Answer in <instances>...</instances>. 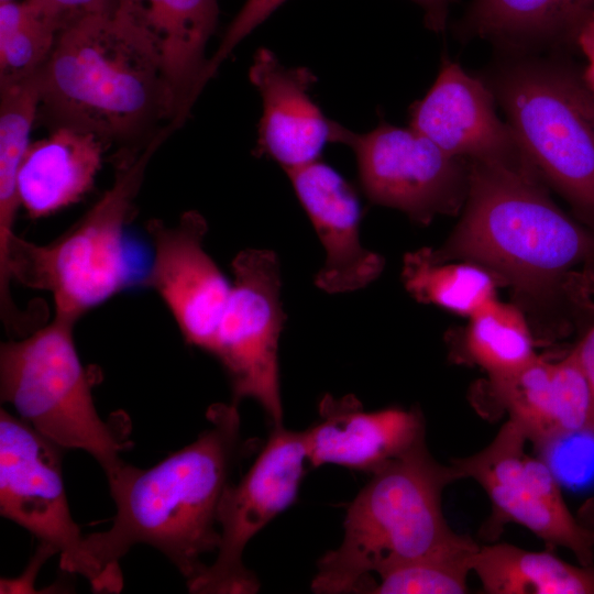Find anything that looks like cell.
I'll list each match as a JSON object with an SVG mask.
<instances>
[{
    "label": "cell",
    "mask_w": 594,
    "mask_h": 594,
    "mask_svg": "<svg viewBox=\"0 0 594 594\" xmlns=\"http://www.w3.org/2000/svg\"><path fill=\"white\" fill-rule=\"evenodd\" d=\"M286 0H246L224 32L221 42L209 58L205 81L215 75L221 63L231 54L235 46L252 31L262 24Z\"/></svg>",
    "instance_id": "cell-28"
},
{
    "label": "cell",
    "mask_w": 594,
    "mask_h": 594,
    "mask_svg": "<svg viewBox=\"0 0 594 594\" xmlns=\"http://www.w3.org/2000/svg\"><path fill=\"white\" fill-rule=\"evenodd\" d=\"M304 435L309 465L331 463L373 474L425 440V424L414 409L365 411L353 395H326L319 419Z\"/></svg>",
    "instance_id": "cell-16"
},
{
    "label": "cell",
    "mask_w": 594,
    "mask_h": 594,
    "mask_svg": "<svg viewBox=\"0 0 594 594\" xmlns=\"http://www.w3.org/2000/svg\"><path fill=\"white\" fill-rule=\"evenodd\" d=\"M108 145L97 135L61 127L30 143L18 175L20 206L32 219L78 201L94 186Z\"/></svg>",
    "instance_id": "cell-20"
},
{
    "label": "cell",
    "mask_w": 594,
    "mask_h": 594,
    "mask_svg": "<svg viewBox=\"0 0 594 594\" xmlns=\"http://www.w3.org/2000/svg\"><path fill=\"white\" fill-rule=\"evenodd\" d=\"M58 28L28 0L0 3V87L26 80L48 58Z\"/></svg>",
    "instance_id": "cell-26"
},
{
    "label": "cell",
    "mask_w": 594,
    "mask_h": 594,
    "mask_svg": "<svg viewBox=\"0 0 594 594\" xmlns=\"http://www.w3.org/2000/svg\"><path fill=\"white\" fill-rule=\"evenodd\" d=\"M402 278L418 301L469 319L497 300L491 272L465 261H435L427 248L405 255Z\"/></svg>",
    "instance_id": "cell-23"
},
{
    "label": "cell",
    "mask_w": 594,
    "mask_h": 594,
    "mask_svg": "<svg viewBox=\"0 0 594 594\" xmlns=\"http://www.w3.org/2000/svg\"><path fill=\"white\" fill-rule=\"evenodd\" d=\"M546 183L594 222V98L560 52H499L479 75Z\"/></svg>",
    "instance_id": "cell-6"
},
{
    "label": "cell",
    "mask_w": 594,
    "mask_h": 594,
    "mask_svg": "<svg viewBox=\"0 0 594 594\" xmlns=\"http://www.w3.org/2000/svg\"><path fill=\"white\" fill-rule=\"evenodd\" d=\"M575 46L580 48L587 61L583 77L594 98V12L581 25L575 38Z\"/></svg>",
    "instance_id": "cell-32"
},
{
    "label": "cell",
    "mask_w": 594,
    "mask_h": 594,
    "mask_svg": "<svg viewBox=\"0 0 594 594\" xmlns=\"http://www.w3.org/2000/svg\"><path fill=\"white\" fill-rule=\"evenodd\" d=\"M114 10L153 44L180 127L206 86L205 51L217 26L218 0H116Z\"/></svg>",
    "instance_id": "cell-18"
},
{
    "label": "cell",
    "mask_w": 594,
    "mask_h": 594,
    "mask_svg": "<svg viewBox=\"0 0 594 594\" xmlns=\"http://www.w3.org/2000/svg\"><path fill=\"white\" fill-rule=\"evenodd\" d=\"M75 324L54 316L20 340L1 343V400L62 449L90 454L109 475L123 463L120 452L128 444L96 409V377L78 355Z\"/></svg>",
    "instance_id": "cell-7"
},
{
    "label": "cell",
    "mask_w": 594,
    "mask_h": 594,
    "mask_svg": "<svg viewBox=\"0 0 594 594\" xmlns=\"http://www.w3.org/2000/svg\"><path fill=\"white\" fill-rule=\"evenodd\" d=\"M472 572L490 594H594V568L509 543L479 547Z\"/></svg>",
    "instance_id": "cell-22"
},
{
    "label": "cell",
    "mask_w": 594,
    "mask_h": 594,
    "mask_svg": "<svg viewBox=\"0 0 594 594\" xmlns=\"http://www.w3.org/2000/svg\"><path fill=\"white\" fill-rule=\"evenodd\" d=\"M492 385L509 419L538 447L587 425L586 389L576 372L564 363L538 356Z\"/></svg>",
    "instance_id": "cell-21"
},
{
    "label": "cell",
    "mask_w": 594,
    "mask_h": 594,
    "mask_svg": "<svg viewBox=\"0 0 594 594\" xmlns=\"http://www.w3.org/2000/svg\"><path fill=\"white\" fill-rule=\"evenodd\" d=\"M40 92L35 75L0 87V263L16 235L18 175L37 119Z\"/></svg>",
    "instance_id": "cell-24"
},
{
    "label": "cell",
    "mask_w": 594,
    "mask_h": 594,
    "mask_svg": "<svg viewBox=\"0 0 594 594\" xmlns=\"http://www.w3.org/2000/svg\"><path fill=\"white\" fill-rule=\"evenodd\" d=\"M424 11L425 25L437 33L443 32L447 26L449 8L452 0H413Z\"/></svg>",
    "instance_id": "cell-33"
},
{
    "label": "cell",
    "mask_w": 594,
    "mask_h": 594,
    "mask_svg": "<svg viewBox=\"0 0 594 594\" xmlns=\"http://www.w3.org/2000/svg\"><path fill=\"white\" fill-rule=\"evenodd\" d=\"M585 375L592 396V421L590 429L594 432V324L581 341L572 349Z\"/></svg>",
    "instance_id": "cell-31"
},
{
    "label": "cell",
    "mask_w": 594,
    "mask_h": 594,
    "mask_svg": "<svg viewBox=\"0 0 594 594\" xmlns=\"http://www.w3.org/2000/svg\"><path fill=\"white\" fill-rule=\"evenodd\" d=\"M594 12V0H472L454 33L499 52H561Z\"/></svg>",
    "instance_id": "cell-19"
},
{
    "label": "cell",
    "mask_w": 594,
    "mask_h": 594,
    "mask_svg": "<svg viewBox=\"0 0 594 594\" xmlns=\"http://www.w3.org/2000/svg\"><path fill=\"white\" fill-rule=\"evenodd\" d=\"M409 127L448 155L466 161L521 151L510 127L497 116L496 100L486 82L447 57L430 89L411 105Z\"/></svg>",
    "instance_id": "cell-14"
},
{
    "label": "cell",
    "mask_w": 594,
    "mask_h": 594,
    "mask_svg": "<svg viewBox=\"0 0 594 594\" xmlns=\"http://www.w3.org/2000/svg\"><path fill=\"white\" fill-rule=\"evenodd\" d=\"M233 283L210 354L223 366L233 400L251 398L283 426L278 345L286 315L275 252L245 249L232 261Z\"/></svg>",
    "instance_id": "cell-8"
},
{
    "label": "cell",
    "mask_w": 594,
    "mask_h": 594,
    "mask_svg": "<svg viewBox=\"0 0 594 594\" xmlns=\"http://www.w3.org/2000/svg\"><path fill=\"white\" fill-rule=\"evenodd\" d=\"M522 428L508 419L495 438L471 457L452 460L460 477L474 480L487 494L493 519L518 524L549 544L592 565L594 532L573 517L549 465L526 453Z\"/></svg>",
    "instance_id": "cell-12"
},
{
    "label": "cell",
    "mask_w": 594,
    "mask_h": 594,
    "mask_svg": "<svg viewBox=\"0 0 594 594\" xmlns=\"http://www.w3.org/2000/svg\"><path fill=\"white\" fill-rule=\"evenodd\" d=\"M304 431L275 426L265 446L237 485L226 487L218 507L220 543L211 565L187 582L199 594H250L260 588L243 564L248 542L295 503L305 474Z\"/></svg>",
    "instance_id": "cell-11"
},
{
    "label": "cell",
    "mask_w": 594,
    "mask_h": 594,
    "mask_svg": "<svg viewBox=\"0 0 594 594\" xmlns=\"http://www.w3.org/2000/svg\"><path fill=\"white\" fill-rule=\"evenodd\" d=\"M8 1H13V0H0V3L1 2H8Z\"/></svg>",
    "instance_id": "cell-34"
},
{
    "label": "cell",
    "mask_w": 594,
    "mask_h": 594,
    "mask_svg": "<svg viewBox=\"0 0 594 594\" xmlns=\"http://www.w3.org/2000/svg\"><path fill=\"white\" fill-rule=\"evenodd\" d=\"M286 174L326 252L316 286L343 294L374 282L385 261L361 243L362 207L354 187L320 160Z\"/></svg>",
    "instance_id": "cell-15"
},
{
    "label": "cell",
    "mask_w": 594,
    "mask_h": 594,
    "mask_svg": "<svg viewBox=\"0 0 594 594\" xmlns=\"http://www.w3.org/2000/svg\"><path fill=\"white\" fill-rule=\"evenodd\" d=\"M175 128L166 125L151 141L133 148L118 164L111 187L63 234L46 244L18 235L0 265V308L4 321L22 311L10 295V282L47 290L55 316L75 322L127 288L132 271L125 251V228L146 166Z\"/></svg>",
    "instance_id": "cell-5"
},
{
    "label": "cell",
    "mask_w": 594,
    "mask_h": 594,
    "mask_svg": "<svg viewBox=\"0 0 594 594\" xmlns=\"http://www.w3.org/2000/svg\"><path fill=\"white\" fill-rule=\"evenodd\" d=\"M262 99L256 151L285 172L320 160L331 139L329 120L309 95L315 75L306 67L288 68L267 48H260L249 72Z\"/></svg>",
    "instance_id": "cell-17"
},
{
    "label": "cell",
    "mask_w": 594,
    "mask_h": 594,
    "mask_svg": "<svg viewBox=\"0 0 594 594\" xmlns=\"http://www.w3.org/2000/svg\"><path fill=\"white\" fill-rule=\"evenodd\" d=\"M475 554V553H474ZM429 557L394 566L378 575L366 593L462 594L466 593L472 558Z\"/></svg>",
    "instance_id": "cell-27"
},
{
    "label": "cell",
    "mask_w": 594,
    "mask_h": 594,
    "mask_svg": "<svg viewBox=\"0 0 594 594\" xmlns=\"http://www.w3.org/2000/svg\"><path fill=\"white\" fill-rule=\"evenodd\" d=\"M469 320L466 353L491 382L517 373L538 358L529 323L518 306L497 299Z\"/></svg>",
    "instance_id": "cell-25"
},
{
    "label": "cell",
    "mask_w": 594,
    "mask_h": 594,
    "mask_svg": "<svg viewBox=\"0 0 594 594\" xmlns=\"http://www.w3.org/2000/svg\"><path fill=\"white\" fill-rule=\"evenodd\" d=\"M330 142L353 151L362 189L372 202L425 226L463 209L469 161L448 155L413 128L381 122L356 133L333 121Z\"/></svg>",
    "instance_id": "cell-10"
},
{
    "label": "cell",
    "mask_w": 594,
    "mask_h": 594,
    "mask_svg": "<svg viewBox=\"0 0 594 594\" xmlns=\"http://www.w3.org/2000/svg\"><path fill=\"white\" fill-rule=\"evenodd\" d=\"M427 249L438 262L484 267L535 310L553 305L563 294L581 301L590 278L575 267L594 264V234L551 199L522 150L469 161L462 217L441 248Z\"/></svg>",
    "instance_id": "cell-1"
},
{
    "label": "cell",
    "mask_w": 594,
    "mask_h": 594,
    "mask_svg": "<svg viewBox=\"0 0 594 594\" xmlns=\"http://www.w3.org/2000/svg\"><path fill=\"white\" fill-rule=\"evenodd\" d=\"M211 426L160 463L140 469L122 463L107 475L117 513L109 529L85 535V546L116 593L123 586L121 558L138 543L165 554L187 582L218 550V507L228 486L240 439L238 405L213 404Z\"/></svg>",
    "instance_id": "cell-2"
},
{
    "label": "cell",
    "mask_w": 594,
    "mask_h": 594,
    "mask_svg": "<svg viewBox=\"0 0 594 594\" xmlns=\"http://www.w3.org/2000/svg\"><path fill=\"white\" fill-rule=\"evenodd\" d=\"M35 77L37 118L51 130L67 127L108 145H138L152 140L164 122L178 128L153 44L117 10L62 28Z\"/></svg>",
    "instance_id": "cell-3"
},
{
    "label": "cell",
    "mask_w": 594,
    "mask_h": 594,
    "mask_svg": "<svg viewBox=\"0 0 594 594\" xmlns=\"http://www.w3.org/2000/svg\"><path fill=\"white\" fill-rule=\"evenodd\" d=\"M57 554L56 550L51 546L41 542L36 552L34 553L29 566L16 579L1 580L0 592L1 593H31L35 592L34 582L35 576L42 566V564L52 556Z\"/></svg>",
    "instance_id": "cell-30"
},
{
    "label": "cell",
    "mask_w": 594,
    "mask_h": 594,
    "mask_svg": "<svg viewBox=\"0 0 594 594\" xmlns=\"http://www.w3.org/2000/svg\"><path fill=\"white\" fill-rule=\"evenodd\" d=\"M61 447L20 417L0 410V513L54 548L59 566L98 593H114L88 553L63 482Z\"/></svg>",
    "instance_id": "cell-9"
},
{
    "label": "cell",
    "mask_w": 594,
    "mask_h": 594,
    "mask_svg": "<svg viewBox=\"0 0 594 594\" xmlns=\"http://www.w3.org/2000/svg\"><path fill=\"white\" fill-rule=\"evenodd\" d=\"M437 462L425 440L372 474L346 509L339 548L323 554L315 593H366L385 571L429 557H469L479 546L454 532L441 506L443 488L459 480Z\"/></svg>",
    "instance_id": "cell-4"
},
{
    "label": "cell",
    "mask_w": 594,
    "mask_h": 594,
    "mask_svg": "<svg viewBox=\"0 0 594 594\" xmlns=\"http://www.w3.org/2000/svg\"><path fill=\"white\" fill-rule=\"evenodd\" d=\"M153 256L144 285L162 299L185 341L210 353L232 284L206 252L205 217L186 211L169 226L146 224Z\"/></svg>",
    "instance_id": "cell-13"
},
{
    "label": "cell",
    "mask_w": 594,
    "mask_h": 594,
    "mask_svg": "<svg viewBox=\"0 0 594 594\" xmlns=\"http://www.w3.org/2000/svg\"><path fill=\"white\" fill-rule=\"evenodd\" d=\"M56 24L58 31L81 18L114 10L116 0H28Z\"/></svg>",
    "instance_id": "cell-29"
}]
</instances>
